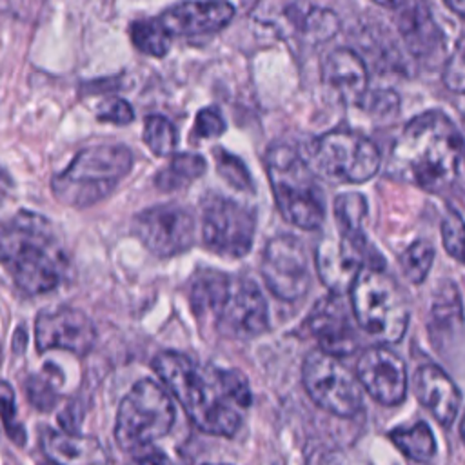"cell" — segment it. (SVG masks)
<instances>
[{
    "instance_id": "cell-1",
    "label": "cell",
    "mask_w": 465,
    "mask_h": 465,
    "mask_svg": "<svg viewBox=\"0 0 465 465\" xmlns=\"http://www.w3.org/2000/svg\"><path fill=\"white\" fill-rule=\"evenodd\" d=\"M387 174L423 191L465 198V140L441 111L411 118L394 138Z\"/></svg>"
},
{
    "instance_id": "cell-2",
    "label": "cell",
    "mask_w": 465,
    "mask_h": 465,
    "mask_svg": "<svg viewBox=\"0 0 465 465\" xmlns=\"http://www.w3.org/2000/svg\"><path fill=\"white\" fill-rule=\"evenodd\" d=\"M153 369L200 430L214 436L236 434L242 411L252 400L240 371L202 365L176 351L158 352Z\"/></svg>"
},
{
    "instance_id": "cell-3",
    "label": "cell",
    "mask_w": 465,
    "mask_h": 465,
    "mask_svg": "<svg viewBox=\"0 0 465 465\" xmlns=\"http://www.w3.org/2000/svg\"><path fill=\"white\" fill-rule=\"evenodd\" d=\"M0 263L25 294L56 289L69 269V260L49 223L33 213H18L0 227Z\"/></svg>"
},
{
    "instance_id": "cell-4",
    "label": "cell",
    "mask_w": 465,
    "mask_h": 465,
    "mask_svg": "<svg viewBox=\"0 0 465 465\" xmlns=\"http://www.w3.org/2000/svg\"><path fill=\"white\" fill-rule=\"evenodd\" d=\"M187 298L194 314L211 316L223 336L249 340L269 329L267 302L251 278L202 269L191 276Z\"/></svg>"
},
{
    "instance_id": "cell-5",
    "label": "cell",
    "mask_w": 465,
    "mask_h": 465,
    "mask_svg": "<svg viewBox=\"0 0 465 465\" xmlns=\"http://www.w3.org/2000/svg\"><path fill=\"white\" fill-rule=\"evenodd\" d=\"M269 183L282 216L305 231H314L325 218V194L309 162L287 143H274L265 154Z\"/></svg>"
},
{
    "instance_id": "cell-6",
    "label": "cell",
    "mask_w": 465,
    "mask_h": 465,
    "mask_svg": "<svg viewBox=\"0 0 465 465\" xmlns=\"http://www.w3.org/2000/svg\"><path fill=\"white\" fill-rule=\"evenodd\" d=\"M131 167L133 153L125 145H89L53 176L51 189L64 205L89 207L109 196Z\"/></svg>"
},
{
    "instance_id": "cell-7",
    "label": "cell",
    "mask_w": 465,
    "mask_h": 465,
    "mask_svg": "<svg viewBox=\"0 0 465 465\" xmlns=\"http://www.w3.org/2000/svg\"><path fill=\"white\" fill-rule=\"evenodd\" d=\"M351 311L358 325L383 343L403 338L409 325V303L385 269L363 267L351 287Z\"/></svg>"
},
{
    "instance_id": "cell-8",
    "label": "cell",
    "mask_w": 465,
    "mask_h": 465,
    "mask_svg": "<svg viewBox=\"0 0 465 465\" xmlns=\"http://www.w3.org/2000/svg\"><path fill=\"white\" fill-rule=\"evenodd\" d=\"M174 418V405L167 391L156 381L143 378L120 401L114 440L122 450H142L163 438L171 430Z\"/></svg>"
},
{
    "instance_id": "cell-9",
    "label": "cell",
    "mask_w": 465,
    "mask_h": 465,
    "mask_svg": "<svg viewBox=\"0 0 465 465\" xmlns=\"http://www.w3.org/2000/svg\"><path fill=\"white\" fill-rule=\"evenodd\" d=\"M309 165L314 174L334 183H363L380 167V153L372 140L356 131H327L312 140Z\"/></svg>"
},
{
    "instance_id": "cell-10",
    "label": "cell",
    "mask_w": 465,
    "mask_h": 465,
    "mask_svg": "<svg viewBox=\"0 0 465 465\" xmlns=\"http://www.w3.org/2000/svg\"><path fill=\"white\" fill-rule=\"evenodd\" d=\"M302 380L311 400L334 416L351 418L363 407L358 378L338 358L320 349L305 356Z\"/></svg>"
},
{
    "instance_id": "cell-11",
    "label": "cell",
    "mask_w": 465,
    "mask_h": 465,
    "mask_svg": "<svg viewBox=\"0 0 465 465\" xmlns=\"http://www.w3.org/2000/svg\"><path fill=\"white\" fill-rule=\"evenodd\" d=\"M256 214L251 207L222 194H207L202 202V240L214 254L245 256L254 240Z\"/></svg>"
},
{
    "instance_id": "cell-12",
    "label": "cell",
    "mask_w": 465,
    "mask_h": 465,
    "mask_svg": "<svg viewBox=\"0 0 465 465\" xmlns=\"http://www.w3.org/2000/svg\"><path fill=\"white\" fill-rule=\"evenodd\" d=\"M133 231L143 247L158 258L182 254L196 240L193 214L176 203H160L143 209L134 216Z\"/></svg>"
},
{
    "instance_id": "cell-13",
    "label": "cell",
    "mask_w": 465,
    "mask_h": 465,
    "mask_svg": "<svg viewBox=\"0 0 465 465\" xmlns=\"http://www.w3.org/2000/svg\"><path fill=\"white\" fill-rule=\"evenodd\" d=\"M260 271L269 291L283 302L303 298L311 287L307 251L292 234H278L267 242Z\"/></svg>"
},
{
    "instance_id": "cell-14",
    "label": "cell",
    "mask_w": 465,
    "mask_h": 465,
    "mask_svg": "<svg viewBox=\"0 0 465 465\" xmlns=\"http://www.w3.org/2000/svg\"><path fill=\"white\" fill-rule=\"evenodd\" d=\"M96 341V329L91 318L71 305L44 309L35 320V343L40 352L51 349L87 354Z\"/></svg>"
},
{
    "instance_id": "cell-15",
    "label": "cell",
    "mask_w": 465,
    "mask_h": 465,
    "mask_svg": "<svg viewBox=\"0 0 465 465\" xmlns=\"http://www.w3.org/2000/svg\"><path fill=\"white\" fill-rule=\"evenodd\" d=\"M363 267L385 269L381 254H369L340 234L325 236L316 247V271L332 294L351 291Z\"/></svg>"
},
{
    "instance_id": "cell-16",
    "label": "cell",
    "mask_w": 465,
    "mask_h": 465,
    "mask_svg": "<svg viewBox=\"0 0 465 465\" xmlns=\"http://www.w3.org/2000/svg\"><path fill=\"white\" fill-rule=\"evenodd\" d=\"M352 311L341 300V294H329L316 302L309 312L305 325L311 336L318 341L320 351L341 358L358 349V336L351 322Z\"/></svg>"
},
{
    "instance_id": "cell-17",
    "label": "cell",
    "mask_w": 465,
    "mask_h": 465,
    "mask_svg": "<svg viewBox=\"0 0 465 465\" xmlns=\"http://www.w3.org/2000/svg\"><path fill=\"white\" fill-rule=\"evenodd\" d=\"M356 378L376 401L398 405L407 394V369L391 349L376 345L365 349L356 363Z\"/></svg>"
},
{
    "instance_id": "cell-18",
    "label": "cell",
    "mask_w": 465,
    "mask_h": 465,
    "mask_svg": "<svg viewBox=\"0 0 465 465\" xmlns=\"http://www.w3.org/2000/svg\"><path fill=\"white\" fill-rule=\"evenodd\" d=\"M234 16L229 2H180L167 7L158 20L171 36H196L225 27Z\"/></svg>"
},
{
    "instance_id": "cell-19",
    "label": "cell",
    "mask_w": 465,
    "mask_h": 465,
    "mask_svg": "<svg viewBox=\"0 0 465 465\" xmlns=\"http://www.w3.org/2000/svg\"><path fill=\"white\" fill-rule=\"evenodd\" d=\"M322 82L334 100L358 104L365 100L369 74L360 54L347 47H336L322 62Z\"/></svg>"
},
{
    "instance_id": "cell-20",
    "label": "cell",
    "mask_w": 465,
    "mask_h": 465,
    "mask_svg": "<svg viewBox=\"0 0 465 465\" xmlns=\"http://www.w3.org/2000/svg\"><path fill=\"white\" fill-rule=\"evenodd\" d=\"M380 5L394 11L398 31L414 56H420V58L430 56L441 47L443 44L441 31L425 4L421 2L383 4L381 2Z\"/></svg>"
},
{
    "instance_id": "cell-21",
    "label": "cell",
    "mask_w": 465,
    "mask_h": 465,
    "mask_svg": "<svg viewBox=\"0 0 465 465\" xmlns=\"http://www.w3.org/2000/svg\"><path fill=\"white\" fill-rule=\"evenodd\" d=\"M429 336L430 341L445 351L465 336V314L461 296L452 282H441L432 294L429 309Z\"/></svg>"
},
{
    "instance_id": "cell-22",
    "label": "cell",
    "mask_w": 465,
    "mask_h": 465,
    "mask_svg": "<svg viewBox=\"0 0 465 465\" xmlns=\"http://www.w3.org/2000/svg\"><path fill=\"white\" fill-rule=\"evenodd\" d=\"M414 392L425 409L441 423L450 425L460 411L461 394L452 378L438 365L427 363L414 372Z\"/></svg>"
},
{
    "instance_id": "cell-23",
    "label": "cell",
    "mask_w": 465,
    "mask_h": 465,
    "mask_svg": "<svg viewBox=\"0 0 465 465\" xmlns=\"http://www.w3.org/2000/svg\"><path fill=\"white\" fill-rule=\"evenodd\" d=\"M40 441L42 450L54 465H109L102 443L93 436L45 429Z\"/></svg>"
},
{
    "instance_id": "cell-24",
    "label": "cell",
    "mask_w": 465,
    "mask_h": 465,
    "mask_svg": "<svg viewBox=\"0 0 465 465\" xmlns=\"http://www.w3.org/2000/svg\"><path fill=\"white\" fill-rule=\"evenodd\" d=\"M278 5L283 11L278 16L283 18L287 25H291L292 33H298L303 38H309L312 42H323V40H329L338 31L340 22L336 15L325 7L312 5V4H278Z\"/></svg>"
},
{
    "instance_id": "cell-25",
    "label": "cell",
    "mask_w": 465,
    "mask_h": 465,
    "mask_svg": "<svg viewBox=\"0 0 465 465\" xmlns=\"http://www.w3.org/2000/svg\"><path fill=\"white\" fill-rule=\"evenodd\" d=\"M367 214L365 198L360 193H341L334 198V216L338 222L340 236L356 243L367 252H374L376 249L367 242L363 232V220Z\"/></svg>"
},
{
    "instance_id": "cell-26",
    "label": "cell",
    "mask_w": 465,
    "mask_h": 465,
    "mask_svg": "<svg viewBox=\"0 0 465 465\" xmlns=\"http://www.w3.org/2000/svg\"><path fill=\"white\" fill-rule=\"evenodd\" d=\"M207 169L203 156L194 153L173 154L169 163L162 167L154 178V185L160 191H176L187 187L191 182L200 178Z\"/></svg>"
},
{
    "instance_id": "cell-27",
    "label": "cell",
    "mask_w": 465,
    "mask_h": 465,
    "mask_svg": "<svg viewBox=\"0 0 465 465\" xmlns=\"http://www.w3.org/2000/svg\"><path fill=\"white\" fill-rule=\"evenodd\" d=\"M391 440L407 458L416 461H425L436 452L434 434L425 421H418L411 427H400L392 430Z\"/></svg>"
},
{
    "instance_id": "cell-28",
    "label": "cell",
    "mask_w": 465,
    "mask_h": 465,
    "mask_svg": "<svg viewBox=\"0 0 465 465\" xmlns=\"http://www.w3.org/2000/svg\"><path fill=\"white\" fill-rule=\"evenodd\" d=\"M131 40L138 51L149 56L162 58L171 45V35L165 31L158 18H140L129 27Z\"/></svg>"
},
{
    "instance_id": "cell-29",
    "label": "cell",
    "mask_w": 465,
    "mask_h": 465,
    "mask_svg": "<svg viewBox=\"0 0 465 465\" xmlns=\"http://www.w3.org/2000/svg\"><path fill=\"white\" fill-rule=\"evenodd\" d=\"M434 262V247L427 240H416L400 256V269L412 283H421Z\"/></svg>"
},
{
    "instance_id": "cell-30",
    "label": "cell",
    "mask_w": 465,
    "mask_h": 465,
    "mask_svg": "<svg viewBox=\"0 0 465 465\" xmlns=\"http://www.w3.org/2000/svg\"><path fill=\"white\" fill-rule=\"evenodd\" d=\"M143 142L156 156H169L176 147L178 133L165 116L149 114L143 124Z\"/></svg>"
},
{
    "instance_id": "cell-31",
    "label": "cell",
    "mask_w": 465,
    "mask_h": 465,
    "mask_svg": "<svg viewBox=\"0 0 465 465\" xmlns=\"http://www.w3.org/2000/svg\"><path fill=\"white\" fill-rule=\"evenodd\" d=\"M214 160H216V169H218L220 176L231 187H234L236 191H245V193L254 191L252 178L249 174V169L242 162V158L218 147V149H214Z\"/></svg>"
},
{
    "instance_id": "cell-32",
    "label": "cell",
    "mask_w": 465,
    "mask_h": 465,
    "mask_svg": "<svg viewBox=\"0 0 465 465\" xmlns=\"http://www.w3.org/2000/svg\"><path fill=\"white\" fill-rule=\"evenodd\" d=\"M441 242L445 251L465 265V222L454 209H447L441 218Z\"/></svg>"
},
{
    "instance_id": "cell-33",
    "label": "cell",
    "mask_w": 465,
    "mask_h": 465,
    "mask_svg": "<svg viewBox=\"0 0 465 465\" xmlns=\"http://www.w3.org/2000/svg\"><path fill=\"white\" fill-rule=\"evenodd\" d=\"M0 418L4 427L16 445H24L25 432L24 427L16 421V407H15V391L7 381H0Z\"/></svg>"
},
{
    "instance_id": "cell-34",
    "label": "cell",
    "mask_w": 465,
    "mask_h": 465,
    "mask_svg": "<svg viewBox=\"0 0 465 465\" xmlns=\"http://www.w3.org/2000/svg\"><path fill=\"white\" fill-rule=\"evenodd\" d=\"M443 84L454 93L465 94V36L454 45L450 56L443 65Z\"/></svg>"
},
{
    "instance_id": "cell-35",
    "label": "cell",
    "mask_w": 465,
    "mask_h": 465,
    "mask_svg": "<svg viewBox=\"0 0 465 465\" xmlns=\"http://www.w3.org/2000/svg\"><path fill=\"white\" fill-rule=\"evenodd\" d=\"M225 133V120L216 107H205L196 114L193 134L200 138H214Z\"/></svg>"
},
{
    "instance_id": "cell-36",
    "label": "cell",
    "mask_w": 465,
    "mask_h": 465,
    "mask_svg": "<svg viewBox=\"0 0 465 465\" xmlns=\"http://www.w3.org/2000/svg\"><path fill=\"white\" fill-rule=\"evenodd\" d=\"M98 120L102 122H111V124H129L134 118V111L131 107V104L124 98H109L105 102L100 104L98 111H96Z\"/></svg>"
},
{
    "instance_id": "cell-37",
    "label": "cell",
    "mask_w": 465,
    "mask_h": 465,
    "mask_svg": "<svg viewBox=\"0 0 465 465\" xmlns=\"http://www.w3.org/2000/svg\"><path fill=\"white\" fill-rule=\"evenodd\" d=\"M27 394L31 398V401L38 407V409H49L54 403V392L53 387L49 383H44L40 378H31L27 381Z\"/></svg>"
},
{
    "instance_id": "cell-38",
    "label": "cell",
    "mask_w": 465,
    "mask_h": 465,
    "mask_svg": "<svg viewBox=\"0 0 465 465\" xmlns=\"http://www.w3.org/2000/svg\"><path fill=\"white\" fill-rule=\"evenodd\" d=\"M127 465H171V461L162 450L147 449L142 454L134 456Z\"/></svg>"
},
{
    "instance_id": "cell-39",
    "label": "cell",
    "mask_w": 465,
    "mask_h": 465,
    "mask_svg": "<svg viewBox=\"0 0 465 465\" xmlns=\"http://www.w3.org/2000/svg\"><path fill=\"white\" fill-rule=\"evenodd\" d=\"M447 7H450L454 13L465 16V0H449Z\"/></svg>"
},
{
    "instance_id": "cell-40",
    "label": "cell",
    "mask_w": 465,
    "mask_h": 465,
    "mask_svg": "<svg viewBox=\"0 0 465 465\" xmlns=\"http://www.w3.org/2000/svg\"><path fill=\"white\" fill-rule=\"evenodd\" d=\"M460 438L465 443V416L461 418V423H460Z\"/></svg>"
},
{
    "instance_id": "cell-41",
    "label": "cell",
    "mask_w": 465,
    "mask_h": 465,
    "mask_svg": "<svg viewBox=\"0 0 465 465\" xmlns=\"http://www.w3.org/2000/svg\"><path fill=\"white\" fill-rule=\"evenodd\" d=\"M44 465H54V463H51V461H47V463H44Z\"/></svg>"
},
{
    "instance_id": "cell-42",
    "label": "cell",
    "mask_w": 465,
    "mask_h": 465,
    "mask_svg": "<svg viewBox=\"0 0 465 465\" xmlns=\"http://www.w3.org/2000/svg\"><path fill=\"white\" fill-rule=\"evenodd\" d=\"M207 465H209V463H207Z\"/></svg>"
}]
</instances>
